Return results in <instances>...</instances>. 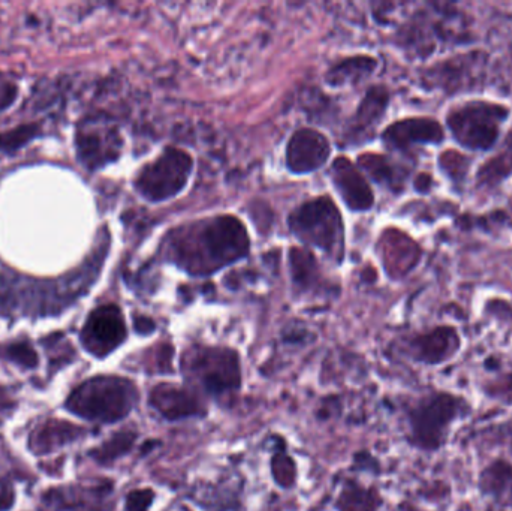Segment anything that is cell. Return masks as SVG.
Wrapping results in <instances>:
<instances>
[{
	"label": "cell",
	"instance_id": "5",
	"mask_svg": "<svg viewBox=\"0 0 512 511\" xmlns=\"http://www.w3.org/2000/svg\"><path fill=\"white\" fill-rule=\"evenodd\" d=\"M292 233L307 245L321 249L334 260L343 257V222L336 204L328 197L316 198L289 216Z\"/></svg>",
	"mask_w": 512,
	"mask_h": 511
},
{
	"label": "cell",
	"instance_id": "6",
	"mask_svg": "<svg viewBox=\"0 0 512 511\" xmlns=\"http://www.w3.org/2000/svg\"><path fill=\"white\" fill-rule=\"evenodd\" d=\"M465 410V401L450 393H433L421 399L408 414L411 443L421 450H438Z\"/></svg>",
	"mask_w": 512,
	"mask_h": 511
},
{
	"label": "cell",
	"instance_id": "35",
	"mask_svg": "<svg viewBox=\"0 0 512 511\" xmlns=\"http://www.w3.org/2000/svg\"><path fill=\"white\" fill-rule=\"evenodd\" d=\"M134 324L135 332H137L138 335L147 336L156 330L155 321H153L152 318L143 317V315H138V317H135Z\"/></svg>",
	"mask_w": 512,
	"mask_h": 511
},
{
	"label": "cell",
	"instance_id": "33",
	"mask_svg": "<svg viewBox=\"0 0 512 511\" xmlns=\"http://www.w3.org/2000/svg\"><path fill=\"white\" fill-rule=\"evenodd\" d=\"M489 390L493 398L501 399L505 404H512V374L505 375L493 383Z\"/></svg>",
	"mask_w": 512,
	"mask_h": 511
},
{
	"label": "cell",
	"instance_id": "11",
	"mask_svg": "<svg viewBox=\"0 0 512 511\" xmlns=\"http://www.w3.org/2000/svg\"><path fill=\"white\" fill-rule=\"evenodd\" d=\"M80 161L89 170H98L119 158L122 137L119 129L108 120H87L77 132Z\"/></svg>",
	"mask_w": 512,
	"mask_h": 511
},
{
	"label": "cell",
	"instance_id": "10",
	"mask_svg": "<svg viewBox=\"0 0 512 511\" xmlns=\"http://www.w3.org/2000/svg\"><path fill=\"white\" fill-rule=\"evenodd\" d=\"M149 407L156 416L168 423L207 416V407L201 395L186 384H156L149 393Z\"/></svg>",
	"mask_w": 512,
	"mask_h": 511
},
{
	"label": "cell",
	"instance_id": "27",
	"mask_svg": "<svg viewBox=\"0 0 512 511\" xmlns=\"http://www.w3.org/2000/svg\"><path fill=\"white\" fill-rule=\"evenodd\" d=\"M270 474L277 488L283 491L294 489L298 480V467L295 459L286 450L282 437L276 438V447L270 458Z\"/></svg>",
	"mask_w": 512,
	"mask_h": 511
},
{
	"label": "cell",
	"instance_id": "29",
	"mask_svg": "<svg viewBox=\"0 0 512 511\" xmlns=\"http://www.w3.org/2000/svg\"><path fill=\"white\" fill-rule=\"evenodd\" d=\"M0 356L8 359L15 365L24 366V368H36L38 365V356L33 348L27 342H12V344L0 347Z\"/></svg>",
	"mask_w": 512,
	"mask_h": 511
},
{
	"label": "cell",
	"instance_id": "26",
	"mask_svg": "<svg viewBox=\"0 0 512 511\" xmlns=\"http://www.w3.org/2000/svg\"><path fill=\"white\" fill-rule=\"evenodd\" d=\"M138 432L132 429H123V431L116 432L111 435L107 441L96 447L90 452L92 459H95L98 464L111 465L119 459L125 458L126 455L134 450L137 444Z\"/></svg>",
	"mask_w": 512,
	"mask_h": 511
},
{
	"label": "cell",
	"instance_id": "24",
	"mask_svg": "<svg viewBox=\"0 0 512 511\" xmlns=\"http://www.w3.org/2000/svg\"><path fill=\"white\" fill-rule=\"evenodd\" d=\"M378 62L373 57H352L337 63L328 71L327 81L331 86H345L355 84L364 78L370 77L375 71Z\"/></svg>",
	"mask_w": 512,
	"mask_h": 511
},
{
	"label": "cell",
	"instance_id": "30",
	"mask_svg": "<svg viewBox=\"0 0 512 511\" xmlns=\"http://www.w3.org/2000/svg\"><path fill=\"white\" fill-rule=\"evenodd\" d=\"M38 128L35 125H24L20 128L12 129L9 134L0 135V149L11 152V150L18 149L21 144L27 143L35 137Z\"/></svg>",
	"mask_w": 512,
	"mask_h": 511
},
{
	"label": "cell",
	"instance_id": "1",
	"mask_svg": "<svg viewBox=\"0 0 512 511\" xmlns=\"http://www.w3.org/2000/svg\"><path fill=\"white\" fill-rule=\"evenodd\" d=\"M248 231L236 216H215L183 225L168 234L165 258L192 276H209L246 257Z\"/></svg>",
	"mask_w": 512,
	"mask_h": 511
},
{
	"label": "cell",
	"instance_id": "20",
	"mask_svg": "<svg viewBox=\"0 0 512 511\" xmlns=\"http://www.w3.org/2000/svg\"><path fill=\"white\" fill-rule=\"evenodd\" d=\"M384 506V498L378 489L361 485L354 479L343 482L339 495L334 501L336 511H379Z\"/></svg>",
	"mask_w": 512,
	"mask_h": 511
},
{
	"label": "cell",
	"instance_id": "9",
	"mask_svg": "<svg viewBox=\"0 0 512 511\" xmlns=\"http://www.w3.org/2000/svg\"><path fill=\"white\" fill-rule=\"evenodd\" d=\"M128 339L125 317L119 306L102 305L93 309L81 330V344L96 359H105Z\"/></svg>",
	"mask_w": 512,
	"mask_h": 511
},
{
	"label": "cell",
	"instance_id": "15",
	"mask_svg": "<svg viewBox=\"0 0 512 511\" xmlns=\"http://www.w3.org/2000/svg\"><path fill=\"white\" fill-rule=\"evenodd\" d=\"M331 179L339 191L340 197L349 209L363 212L375 203L372 189L366 177L346 158H337L331 165Z\"/></svg>",
	"mask_w": 512,
	"mask_h": 511
},
{
	"label": "cell",
	"instance_id": "4",
	"mask_svg": "<svg viewBox=\"0 0 512 511\" xmlns=\"http://www.w3.org/2000/svg\"><path fill=\"white\" fill-rule=\"evenodd\" d=\"M510 108L496 102L475 101L454 105L447 113V128L457 144L472 152H489L498 144Z\"/></svg>",
	"mask_w": 512,
	"mask_h": 511
},
{
	"label": "cell",
	"instance_id": "22",
	"mask_svg": "<svg viewBox=\"0 0 512 511\" xmlns=\"http://www.w3.org/2000/svg\"><path fill=\"white\" fill-rule=\"evenodd\" d=\"M361 170L367 171L375 182L393 189V191H400L405 183L408 171L399 165L394 164L391 159L385 158L381 155H361L358 159Z\"/></svg>",
	"mask_w": 512,
	"mask_h": 511
},
{
	"label": "cell",
	"instance_id": "31",
	"mask_svg": "<svg viewBox=\"0 0 512 511\" xmlns=\"http://www.w3.org/2000/svg\"><path fill=\"white\" fill-rule=\"evenodd\" d=\"M156 501L152 488L134 489L125 498V511H150Z\"/></svg>",
	"mask_w": 512,
	"mask_h": 511
},
{
	"label": "cell",
	"instance_id": "13",
	"mask_svg": "<svg viewBox=\"0 0 512 511\" xmlns=\"http://www.w3.org/2000/svg\"><path fill=\"white\" fill-rule=\"evenodd\" d=\"M330 153V143L321 132L298 129L286 147V164L292 173H312L328 161Z\"/></svg>",
	"mask_w": 512,
	"mask_h": 511
},
{
	"label": "cell",
	"instance_id": "7",
	"mask_svg": "<svg viewBox=\"0 0 512 511\" xmlns=\"http://www.w3.org/2000/svg\"><path fill=\"white\" fill-rule=\"evenodd\" d=\"M194 161L188 153L168 147L152 164L146 165L135 180V188L141 197L152 203L176 197L192 173Z\"/></svg>",
	"mask_w": 512,
	"mask_h": 511
},
{
	"label": "cell",
	"instance_id": "28",
	"mask_svg": "<svg viewBox=\"0 0 512 511\" xmlns=\"http://www.w3.org/2000/svg\"><path fill=\"white\" fill-rule=\"evenodd\" d=\"M439 167L453 182L462 183L468 176L471 159L456 150H447L439 158Z\"/></svg>",
	"mask_w": 512,
	"mask_h": 511
},
{
	"label": "cell",
	"instance_id": "32",
	"mask_svg": "<svg viewBox=\"0 0 512 511\" xmlns=\"http://www.w3.org/2000/svg\"><path fill=\"white\" fill-rule=\"evenodd\" d=\"M352 465H354L355 471H364V473L378 474L379 471H381V465H379L378 459L373 458L366 450L355 453Z\"/></svg>",
	"mask_w": 512,
	"mask_h": 511
},
{
	"label": "cell",
	"instance_id": "12",
	"mask_svg": "<svg viewBox=\"0 0 512 511\" xmlns=\"http://www.w3.org/2000/svg\"><path fill=\"white\" fill-rule=\"evenodd\" d=\"M445 140V129L441 123L432 117H411L391 123L384 134L382 141L391 150L406 152L415 146L426 144H441Z\"/></svg>",
	"mask_w": 512,
	"mask_h": 511
},
{
	"label": "cell",
	"instance_id": "19",
	"mask_svg": "<svg viewBox=\"0 0 512 511\" xmlns=\"http://www.w3.org/2000/svg\"><path fill=\"white\" fill-rule=\"evenodd\" d=\"M83 435V429L77 428L72 423L51 420V422L45 423L33 432L32 437H30V449L38 455L56 452L60 447L80 440Z\"/></svg>",
	"mask_w": 512,
	"mask_h": 511
},
{
	"label": "cell",
	"instance_id": "3",
	"mask_svg": "<svg viewBox=\"0 0 512 511\" xmlns=\"http://www.w3.org/2000/svg\"><path fill=\"white\" fill-rule=\"evenodd\" d=\"M138 401L140 392L134 381L119 375H98L69 395L66 408L90 422L113 425L125 420Z\"/></svg>",
	"mask_w": 512,
	"mask_h": 511
},
{
	"label": "cell",
	"instance_id": "2",
	"mask_svg": "<svg viewBox=\"0 0 512 511\" xmlns=\"http://www.w3.org/2000/svg\"><path fill=\"white\" fill-rule=\"evenodd\" d=\"M180 371L186 386L219 404L242 390V359L234 348L192 345L182 354Z\"/></svg>",
	"mask_w": 512,
	"mask_h": 511
},
{
	"label": "cell",
	"instance_id": "8",
	"mask_svg": "<svg viewBox=\"0 0 512 511\" xmlns=\"http://www.w3.org/2000/svg\"><path fill=\"white\" fill-rule=\"evenodd\" d=\"M489 54L486 51H469L435 63L423 74L429 89L442 90L447 95L481 89L487 78Z\"/></svg>",
	"mask_w": 512,
	"mask_h": 511
},
{
	"label": "cell",
	"instance_id": "21",
	"mask_svg": "<svg viewBox=\"0 0 512 511\" xmlns=\"http://www.w3.org/2000/svg\"><path fill=\"white\" fill-rule=\"evenodd\" d=\"M512 174V125L502 141L501 150L487 159L477 173V186L493 189L504 183Z\"/></svg>",
	"mask_w": 512,
	"mask_h": 511
},
{
	"label": "cell",
	"instance_id": "34",
	"mask_svg": "<svg viewBox=\"0 0 512 511\" xmlns=\"http://www.w3.org/2000/svg\"><path fill=\"white\" fill-rule=\"evenodd\" d=\"M14 488L6 477L0 476V511H8L14 504Z\"/></svg>",
	"mask_w": 512,
	"mask_h": 511
},
{
	"label": "cell",
	"instance_id": "37",
	"mask_svg": "<svg viewBox=\"0 0 512 511\" xmlns=\"http://www.w3.org/2000/svg\"><path fill=\"white\" fill-rule=\"evenodd\" d=\"M430 186H432V177H430L429 174H421L417 182H415V188L420 192L429 191Z\"/></svg>",
	"mask_w": 512,
	"mask_h": 511
},
{
	"label": "cell",
	"instance_id": "36",
	"mask_svg": "<svg viewBox=\"0 0 512 511\" xmlns=\"http://www.w3.org/2000/svg\"><path fill=\"white\" fill-rule=\"evenodd\" d=\"M17 95V89L12 86V83H0V110L11 104Z\"/></svg>",
	"mask_w": 512,
	"mask_h": 511
},
{
	"label": "cell",
	"instance_id": "25",
	"mask_svg": "<svg viewBox=\"0 0 512 511\" xmlns=\"http://www.w3.org/2000/svg\"><path fill=\"white\" fill-rule=\"evenodd\" d=\"M480 485L490 497L512 506V465L505 461L490 465L481 476Z\"/></svg>",
	"mask_w": 512,
	"mask_h": 511
},
{
	"label": "cell",
	"instance_id": "23",
	"mask_svg": "<svg viewBox=\"0 0 512 511\" xmlns=\"http://www.w3.org/2000/svg\"><path fill=\"white\" fill-rule=\"evenodd\" d=\"M291 272L292 281L298 290L310 293V291H316L321 287V270H319L315 257L309 251L292 249Z\"/></svg>",
	"mask_w": 512,
	"mask_h": 511
},
{
	"label": "cell",
	"instance_id": "18",
	"mask_svg": "<svg viewBox=\"0 0 512 511\" xmlns=\"http://www.w3.org/2000/svg\"><path fill=\"white\" fill-rule=\"evenodd\" d=\"M381 243L382 251H384L382 255H384L385 267L393 275H406L420 261V246L400 231H387Z\"/></svg>",
	"mask_w": 512,
	"mask_h": 511
},
{
	"label": "cell",
	"instance_id": "14",
	"mask_svg": "<svg viewBox=\"0 0 512 511\" xmlns=\"http://www.w3.org/2000/svg\"><path fill=\"white\" fill-rule=\"evenodd\" d=\"M460 345L462 341H460L459 332L454 327L442 326L423 335L414 336L409 341L408 347L409 354L415 362L435 366L456 356Z\"/></svg>",
	"mask_w": 512,
	"mask_h": 511
},
{
	"label": "cell",
	"instance_id": "16",
	"mask_svg": "<svg viewBox=\"0 0 512 511\" xmlns=\"http://www.w3.org/2000/svg\"><path fill=\"white\" fill-rule=\"evenodd\" d=\"M113 485L110 482L83 488L53 489L44 495L48 509L56 511H101L110 498Z\"/></svg>",
	"mask_w": 512,
	"mask_h": 511
},
{
	"label": "cell",
	"instance_id": "17",
	"mask_svg": "<svg viewBox=\"0 0 512 511\" xmlns=\"http://www.w3.org/2000/svg\"><path fill=\"white\" fill-rule=\"evenodd\" d=\"M388 102L390 93L385 87H372L366 93L348 129V137L352 143H361L372 137L382 117L387 113Z\"/></svg>",
	"mask_w": 512,
	"mask_h": 511
}]
</instances>
